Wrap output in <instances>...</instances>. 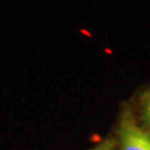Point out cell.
I'll list each match as a JSON object with an SVG mask.
<instances>
[{
  "label": "cell",
  "mask_w": 150,
  "mask_h": 150,
  "mask_svg": "<svg viewBox=\"0 0 150 150\" xmlns=\"http://www.w3.org/2000/svg\"><path fill=\"white\" fill-rule=\"evenodd\" d=\"M118 134L120 150H150V134L136 122L129 110L121 113Z\"/></svg>",
  "instance_id": "cell-1"
},
{
  "label": "cell",
  "mask_w": 150,
  "mask_h": 150,
  "mask_svg": "<svg viewBox=\"0 0 150 150\" xmlns=\"http://www.w3.org/2000/svg\"><path fill=\"white\" fill-rule=\"evenodd\" d=\"M141 109L146 122L150 127V91L146 92L141 98Z\"/></svg>",
  "instance_id": "cell-2"
},
{
  "label": "cell",
  "mask_w": 150,
  "mask_h": 150,
  "mask_svg": "<svg viewBox=\"0 0 150 150\" xmlns=\"http://www.w3.org/2000/svg\"><path fill=\"white\" fill-rule=\"evenodd\" d=\"M111 148H112V142L107 141V142H103L100 146H98V147H96V148H93V149L91 150H111Z\"/></svg>",
  "instance_id": "cell-3"
}]
</instances>
